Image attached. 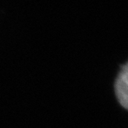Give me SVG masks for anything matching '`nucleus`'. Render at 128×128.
<instances>
[{
  "mask_svg": "<svg viewBox=\"0 0 128 128\" xmlns=\"http://www.w3.org/2000/svg\"><path fill=\"white\" fill-rule=\"evenodd\" d=\"M115 92L120 105L127 109L128 106V66L127 63L122 66L115 84Z\"/></svg>",
  "mask_w": 128,
  "mask_h": 128,
  "instance_id": "nucleus-1",
  "label": "nucleus"
}]
</instances>
